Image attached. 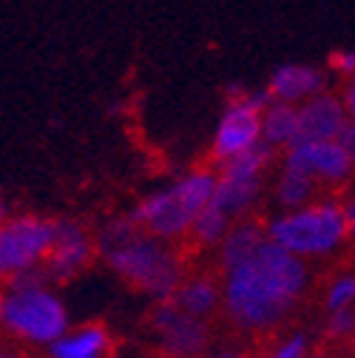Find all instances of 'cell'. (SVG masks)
I'll return each mask as SVG.
<instances>
[{"label": "cell", "instance_id": "6da1fadb", "mask_svg": "<svg viewBox=\"0 0 355 358\" xmlns=\"http://www.w3.org/2000/svg\"><path fill=\"white\" fill-rule=\"evenodd\" d=\"M304 264L270 239L247 262L228 271L225 304L239 327L261 330L282 322L304 290Z\"/></svg>", "mask_w": 355, "mask_h": 358}, {"label": "cell", "instance_id": "7a4b0ae2", "mask_svg": "<svg viewBox=\"0 0 355 358\" xmlns=\"http://www.w3.org/2000/svg\"><path fill=\"white\" fill-rule=\"evenodd\" d=\"M213 188L216 179L213 173H191L185 179H180L173 188L145 199L137 210H134V225L143 234H154V236H180L185 234L196 216L210 205L213 199Z\"/></svg>", "mask_w": 355, "mask_h": 358}, {"label": "cell", "instance_id": "3957f363", "mask_svg": "<svg viewBox=\"0 0 355 358\" xmlns=\"http://www.w3.org/2000/svg\"><path fill=\"white\" fill-rule=\"evenodd\" d=\"M347 228V213L338 205H313L301 208L284 219H276L268 228V236L282 250L298 256V253H327L333 250L344 236Z\"/></svg>", "mask_w": 355, "mask_h": 358}, {"label": "cell", "instance_id": "277c9868", "mask_svg": "<svg viewBox=\"0 0 355 358\" xmlns=\"http://www.w3.org/2000/svg\"><path fill=\"white\" fill-rule=\"evenodd\" d=\"M108 264L117 271V276L134 290L154 293L159 299H171L176 293V282H180V264H176L173 253L151 242L148 236H140L114 253H106Z\"/></svg>", "mask_w": 355, "mask_h": 358}, {"label": "cell", "instance_id": "5b68a950", "mask_svg": "<svg viewBox=\"0 0 355 358\" xmlns=\"http://www.w3.org/2000/svg\"><path fill=\"white\" fill-rule=\"evenodd\" d=\"M0 322L20 338L57 341L66 330V307L46 290H17L3 299Z\"/></svg>", "mask_w": 355, "mask_h": 358}, {"label": "cell", "instance_id": "8992f818", "mask_svg": "<svg viewBox=\"0 0 355 358\" xmlns=\"http://www.w3.org/2000/svg\"><path fill=\"white\" fill-rule=\"evenodd\" d=\"M55 242V222L23 216L0 225V276H15L26 267H34L49 253Z\"/></svg>", "mask_w": 355, "mask_h": 358}, {"label": "cell", "instance_id": "52a82bcc", "mask_svg": "<svg viewBox=\"0 0 355 358\" xmlns=\"http://www.w3.org/2000/svg\"><path fill=\"white\" fill-rule=\"evenodd\" d=\"M264 106H268V94L233 92V100L216 131L213 154L222 159H231V157L250 151L261 134V108Z\"/></svg>", "mask_w": 355, "mask_h": 358}, {"label": "cell", "instance_id": "ba28073f", "mask_svg": "<svg viewBox=\"0 0 355 358\" xmlns=\"http://www.w3.org/2000/svg\"><path fill=\"white\" fill-rule=\"evenodd\" d=\"M151 327L162 336V347L173 358H196L208 344V327L182 313L171 299H162L151 310Z\"/></svg>", "mask_w": 355, "mask_h": 358}, {"label": "cell", "instance_id": "9c48e42d", "mask_svg": "<svg viewBox=\"0 0 355 358\" xmlns=\"http://www.w3.org/2000/svg\"><path fill=\"white\" fill-rule=\"evenodd\" d=\"M92 262V242L82 236L74 222H55V242L43 256V273L55 282L74 279Z\"/></svg>", "mask_w": 355, "mask_h": 358}, {"label": "cell", "instance_id": "30bf717a", "mask_svg": "<svg viewBox=\"0 0 355 358\" xmlns=\"http://www.w3.org/2000/svg\"><path fill=\"white\" fill-rule=\"evenodd\" d=\"M347 128V111L335 97H313L304 108H298V131L293 145H310V143H338L341 131ZM290 145V148H293Z\"/></svg>", "mask_w": 355, "mask_h": 358}, {"label": "cell", "instance_id": "8fae6325", "mask_svg": "<svg viewBox=\"0 0 355 358\" xmlns=\"http://www.w3.org/2000/svg\"><path fill=\"white\" fill-rule=\"evenodd\" d=\"M352 159L344 154L338 143H310V145H293L284 162V171L301 173V176H321V179H344L352 171Z\"/></svg>", "mask_w": 355, "mask_h": 358}, {"label": "cell", "instance_id": "7c38bea8", "mask_svg": "<svg viewBox=\"0 0 355 358\" xmlns=\"http://www.w3.org/2000/svg\"><path fill=\"white\" fill-rule=\"evenodd\" d=\"M324 83V74L310 66H282L268 85V97H276V103L293 106L296 100L313 97Z\"/></svg>", "mask_w": 355, "mask_h": 358}, {"label": "cell", "instance_id": "4fadbf2b", "mask_svg": "<svg viewBox=\"0 0 355 358\" xmlns=\"http://www.w3.org/2000/svg\"><path fill=\"white\" fill-rule=\"evenodd\" d=\"M108 330L100 322H88L68 336L52 341V358H106Z\"/></svg>", "mask_w": 355, "mask_h": 358}, {"label": "cell", "instance_id": "5bb4252c", "mask_svg": "<svg viewBox=\"0 0 355 358\" xmlns=\"http://www.w3.org/2000/svg\"><path fill=\"white\" fill-rule=\"evenodd\" d=\"M264 242H268V228H264L259 219L242 222V225H236L225 236V242H222V264H225L228 271H233L242 262H247Z\"/></svg>", "mask_w": 355, "mask_h": 358}, {"label": "cell", "instance_id": "9a60e30c", "mask_svg": "<svg viewBox=\"0 0 355 358\" xmlns=\"http://www.w3.org/2000/svg\"><path fill=\"white\" fill-rule=\"evenodd\" d=\"M259 191H261V176H256V179H219L216 188H213L210 205L225 216L242 213L256 199Z\"/></svg>", "mask_w": 355, "mask_h": 358}, {"label": "cell", "instance_id": "2e32d148", "mask_svg": "<svg viewBox=\"0 0 355 358\" xmlns=\"http://www.w3.org/2000/svg\"><path fill=\"white\" fill-rule=\"evenodd\" d=\"M298 131V108L287 103H273L261 117V137L268 145H293Z\"/></svg>", "mask_w": 355, "mask_h": 358}, {"label": "cell", "instance_id": "e0dca14e", "mask_svg": "<svg viewBox=\"0 0 355 358\" xmlns=\"http://www.w3.org/2000/svg\"><path fill=\"white\" fill-rule=\"evenodd\" d=\"M216 299H219V290H216V285H213L210 279L188 282V285H182L180 290L171 296V301L180 307L182 313L194 316V319H199V316H205L208 310H213Z\"/></svg>", "mask_w": 355, "mask_h": 358}, {"label": "cell", "instance_id": "ac0fdd59", "mask_svg": "<svg viewBox=\"0 0 355 358\" xmlns=\"http://www.w3.org/2000/svg\"><path fill=\"white\" fill-rule=\"evenodd\" d=\"M268 162H270V145H253L250 151L225 159L222 179H256V176H261Z\"/></svg>", "mask_w": 355, "mask_h": 358}, {"label": "cell", "instance_id": "d6986e66", "mask_svg": "<svg viewBox=\"0 0 355 358\" xmlns=\"http://www.w3.org/2000/svg\"><path fill=\"white\" fill-rule=\"evenodd\" d=\"M225 225H228V216L219 213L213 205H208V208L196 216L194 225L188 228V234H191V239L196 242V248H205V245H213L222 234H225Z\"/></svg>", "mask_w": 355, "mask_h": 358}, {"label": "cell", "instance_id": "ffe728a7", "mask_svg": "<svg viewBox=\"0 0 355 358\" xmlns=\"http://www.w3.org/2000/svg\"><path fill=\"white\" fill-rule=\"evenodd\" d=\"M310 191H313V182H310V176H301V173H293V171H284L282 179H279V185H276V196L282 205L287 208H296L301 205Z\"/></svg>", "mask_w": 355, "mask_h": 358}, {"label": "cell", "instance_id": "44dd1931", "mask_svg": "<svg viewBox=\"0 0 355 358\" xmlns=\"http://www.w3.org/2000/svg\"><path fill=\"white\" fill-rule=\"evenodd\" d=\"M355 301V279L347 276V279H338L330 293H327V307L330 313H341V310H349V304Z\"/></svg>", "mask_w": 355, "mask_h": 358}, {"label": "cell", "instance_id": "7402d4cb", "mask_svg": "<svg viewBox=\"0 0 355 358\" xmlns=\"http://www.w3.org/2000/svg\"><path fill=\"white\" fill-rule=\"evenodd\" d=\"M352 333H355V313H352V307L341 310V313H333V319L327 324V336L330 338H344V336H352Z\"/></svg>", "mask_w": 355, "mask_h": 358}, {"label": "cell", "instance_id": "603a6c76", "mask_svg": "<svg viewBox=\"0 0 355 358\" xmlns=\"http://www.w3.org/2000/svg\"><path fill=\"white\" fill-rule=\"evenodd\" d=\"M273 358H307V341L301 336H296L287 344H282V350Z\"/></svg>", "mask_w": 355, "mask_h": 358}, {"label": "cell", "instance_id": "cb8c5ba5", "mask_svg": "<svg viewBox=\"0 0 355 358\" xmlns=\"http://www.w3.org/2000/svg\"><path fill=\"white\" fill-rule=\"evenodd\" d=\"M338 145L344 148V154L355 162V125L352 122H347V128L341 131V137H338Z\"/></svg>", "mask_w": 355, "mask_h": 358}, {"label": "cell", "instance_id": "d4e9b609", "mask_svg": "<svg viewBox=\"0 0 355 358\" xmlns=\"http://www.w3.org/2000/svg\"><path fill=\"white\" fill-rule=\"evenodd\" d=\"M330 66L338 69V71H355V55L352 52H333Z\"/></svg>", "mask_w": 355, "mask_h": 358}, {"label": "cell", "instance_id": "484cf974", "mask_svg": "<svg viewBox=\"0 0 355 358\" xmlns=\"http://www.w3.org/2000/svg\"><path fill=\"white\" fill-rule=\"evenodd\" d=\"M344 103H347V108H344V111H349V117H352L349 122L355 125V77H352V80H349V85H347V94H344Z\"/></svg>", "mask_w": 355, "mask_h": 358}, {"label": "cell", "instance_id": "4316f807", "mask_svg": "<svg viewBox=\"0 0 355 358\" xmlns=\"http://www.w3.org/2000/svg\"><path fill=\"white\" fill-rule=\"evenodd\" d=\"M344 213H347V228H349V234H355V199L344 208Z\"/></svg>", "mask_w": 355, "mask_h": 358}, {"label": "cell", "instance_id": "83f0119b", "mask_svg": "<svg viewBox=\"0 0 355 358\" xmlns=\"http://www.w3.org/2000/svg\"><path fill=\"white\" fill-rule=\"evenodd\" d=\"M208 358H239L236 352H216V355H208Z\"/></svg>", "mask_w": 355, "mask_h": 358}, {"label": "cell", "instance_id": "f1b7e54d", "mask_svg": "<svg viewBox=\"0 0 355 358\" xmlns=\"http://www.w3.org/2000/svg\"><path fill=\"white\" fill-rule=\"evenodd\" d=\"M3 216H6V205H3V199H0V222H3Z\"/></svg>", "mask_w": 355, "mask_h": 358}, {"label": "cell", "instance_id": "f546056e", "mask_svg": "<svg viewBox=\"0 0 355 358\" xmlns=\"http://www.w3.org/2000/svg\"><path fill=\"white\" fill-rule=\"evenodd\" d=\"M0 358H20V355H15V352H3V350H0Z\"/></svg>", "mask_w": 355, "mask_h": 358}, {"label": "cell", "instance_id": "4dcf8cb0", "mask_svg": "<svg viewBox=\"0 0 355 358\" xmlns=\"http://www.w3.org/2000/svg\"><path fill=\"white\" fill-rule=\"evenodd\" d=\"M0 316H3V296H0Z\"/></svg>", "mask_w": 355, "mask_h": 358}, {"label": "cell", "instance_id": "1f68e13d", "mask_svg": "<svg viewBox=\"0 0 355 358\" xmlns=\"http://www.w3.org/2000/svg\"><path fill=\"white\" fill-rule=\"evenodd\" d=\"M352 341H355V333H352Z\"/></svg>", "mask_w": 355, "mask_h": 358}]
</instances>
